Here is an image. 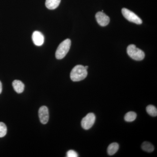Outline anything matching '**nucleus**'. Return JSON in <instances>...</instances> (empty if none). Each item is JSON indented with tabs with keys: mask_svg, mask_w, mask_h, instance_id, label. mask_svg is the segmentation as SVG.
I'll list each match as a JSON object with an SVG mask.
<instances>
[{
	"mask_svg": "<svg viewBox=\"0 0 157 157\" xmlns=\"http://www.w3.org/2000/svg\"><path fill=\"white\" fill-rule=\"evenodd\" d=\"M39 116L40 122L42 124H46L49 120V112L46 106H42L39 108Z\"/></svg>",
	"mask_w": 157,
	"mask_h": 157,
	"instance_id": "obj_7",
	"label": "nucleus"
},
{
	"mask_svg": "<svg viewBox=\"0 0 157 157\" xmlns=\"http://www.w3.org/2000/svg\"><path fill=\"white\" fill-rule=\"evenodd\" d=\"M12 86L14 90L18 94H21L24 90L25 85L20 80H14L12 82Z\"/></svg>",
	"mask_w": 157,
	"mask_h": 157,
	"instance_id": "obj_9",
	"label": "nucleus"
},
{
	"mask_svg": "<svg viewBox=\"0 0 157 157\" xmlns=\"http://www.w3.org/2000/svg\"><path fill=\"white\" fill-rule=\"evenodd\" d=\"M96 18L98 23L101 26L108 25L110 21L109 17L102 11H99L96 14Z\"/></svg>",
	"mask_w": 157,
	"mask_h": 157,
	"instance_id": "obj_6",
	"label": "nucleus"
},
{
	"mask_svg": "<svg viewBox=\"0 0 157 157\" xmlns=\"http://www.w3.org/2000/svg\"><path fill=\"white\" fill-rule=\"evenodd\" d=\"M119 146L117 143H113L109 144L107 148V151L108 154L109 155H113L115 154L117 151Z\"/></svg>",
	"mask_w": 157,
	"mask_h": 157,
	"instance_id": "obj_11",
	"label": "nucleus"
},
{
	"mask_svg": "<svg viewBox=\"0 0 157 157\" xmlns=\"http://www.w3.org/2000/svg\"><path fill=\"white\" fill-rule=\"evenodd\" d=\"M96 120V116L94 113H88L81 121V126L85 130H89L93 126Z\"/></svg>",
	"mask_w": 157,
	"mask_h": 157,
	"instance_id": "obj_5",
	"label": "nucleus"
},
{
	"mask_svg": "<svg viewBox=\"0 0 157 157\" xmlns=\"http://www.w3.org/2000/svg\"><path fill=\"white\" fill-rule=\"evenodd\" d=\"M7 132V128L4 123L0 122V137L6 136Z\"/></svg>",
	"mask_w": 157,
	"mask_h": 157,
	"instance_id": "obj_15",
	"label": "nucleus"
},
{
	"mask_svg": "<svg viewBox=\"0 0 157 157\" xmlns=\"http://www.w3.org/2000/svg\"><path fill=\"white\" fill-rule=\"evenodd\" d=\"M141 148L144 151L147 152H152L154 150V147L150 142L144 141L141 145Z\"/></svg>",
	"mask_w": 157,
	"mask_h": 157,
	"instance_id": "obj_12",
	"label": "nucleus"
},
{
	"mask_svg": "<svg viewBox=\"0 0 157 157\" xmlns=\"http://www.w3.org/2000/svg\"><path fill=\"white\" fill-rule=\"evenodd\" d=\"M122 13L125 18H126L130 22H133L137 25L142 23V21L134 12L128 9L123 8L121 10Z\"/></svg>",
	"mask_w": 157,
	"mask_h": 157,
	"instance_id": "obj_4",
	"label": "nucleus"
},
{
	"mask_svg": "<svg viewBox=\"0 0 157 157\" xmlns=\"http://www.w3.org/2000/svg\"><path fill=\"white\" fill-rule=\"evenodd\" d=\"M137 114L133 111H130L127 113L124 116V120L126 121L132 122L136 119Z\"/></svg>",
	"mask_w": 157,
	"mask_h": 157,
	"instance_id": "obj_13",
	"label": "nucleus"
},
{
	"mask_svg": "<svg viewBox=\"0 0 157 157\" xmlns=\"http://www.w3.org/2000/svg\"><path fill=\"white\" fill-rule=\"evenodd\" d=\"M67 157H78V155L76 151L73 150L69 151L67 152Z\"/></svg>",
	"mask_w": 157,
	"mask_h": 157,
	"instance_id": "obj_16",
	"label": "nucleus"
},
{
	"mask_svg": "<svg viewBox=\"0 0 157 157\" xmlns=\"http://www.w3.org/2000/svg\"><path fill=\"white\" fill-rule=\"evenodd\" d=\"M2 82L0 81V94L2 93Z\"/></svg>",
	"mask_w": 157,
	"mask_h": 157,
	"instance_id": "obj_17",
	"label": "nucleus"
},
{
	"mask_svg": "<svg viewBox=\"0 0 157 157\" xmlns=\"http://www.w3.org/2000/svg\"><path fill=\"white\" fill-rule=\"evenodd\" d=\"M146 111L148 114L152 117H156L157 115V108L154 106L148 105L146 107Z\"/></svg>",
	"mask_w": 157,
	"mask_h": 157,
	"instance_id": "obj_14",
	"label": "nucleus"
},
{
	"mask_svg": "<svg viewBox=\"0 0 157 157\" xmlns=\"http://www.w3.org/2000/svg\"><path fill=\"white\" fill-rule=\"evenodd\" d=\"M127 53L131 58L136 61L142 60L145 57V54L143 51L137 48L135 45H130L128 46Z\"/></svg>",
	"mask_w": 157,
	"mask_h": 157,
	"instance_id": "obj_3",
	"label": "nucleus"
},
{
	"mask_svg": "<svg viewBox=\"0 0 157 157\" xmlns=\"http://www.w3.org/2000/svg\"><path fill=\"white\" fill-rule=\"evenodd\" d=\"M87 70L84 66L78 65L73 68L70 73V78L73 82H78L83 80L87 76Z\"/></svg>",
	"mask_w": 157,
	"mask_h": 157,
	"instance_id": "obj_1",
	"label": "nucleus"
},
{
	"mask_svg": "<svg viewBox=\"0 0 157 157\" xmlns=\"http://www.w3.org/2000/svg\"><path fill=\"white\" fill-rule=\"evenodd\" d=\"M32 39L34 44L40 46L43 45L44 42V37L43 34L39 31H35L32 35Z\"/></svg>",
	"mask_w": 157,
	"mask_h": 157,
	"instance_id": "obj_8",
	"label": "nucleus"
},
{
	"mask_svg": "<svg viewBox=\"0 0 157 157\" xmlns=\"http://www.w3.org/2000/svg\"><path fill=\"white\" fill-rule=\"evenodd\" d=\"M85 68L86 70H87L88 68V66H86V67H85Z\"/></svg>",
	"mask_w": 157,
	"mask_h": 157,
	"instance_id": "obj_18",
	"label": "nucleus"
},
{
	"mask_svg": "<svg viewBox=\"0 0 157 157\" xmlns=\"http://www.w3.org/2000/svg\"><path fill=\"white\" fill-rule=\"evenodd\" d=\"M71 42L70 39H67L59 45L56 52V57L58 59H61L67 55L70 50Z\"/></svg>",
	"mask_w": 157,
	"mask_h": 157,
	"instance_id": "obj_2",
	"label": "nucleus"
},
{
	"mask_svg": "<svg viewBox=\"0 0 157 157\" xmlns=\"http://www.w3.org/2000/svg\"><path fill=\"white\" fill-rule=\"evenodd\" d=\"M60 2L61 0H46L45 6L47 9L53 10L58 7Z\"/></svg>",
	"mask_w": 157,
	"mask_h": 157,
	"instance_id": "obj_10",
	"label": "nucleus"
}]
</instances>
